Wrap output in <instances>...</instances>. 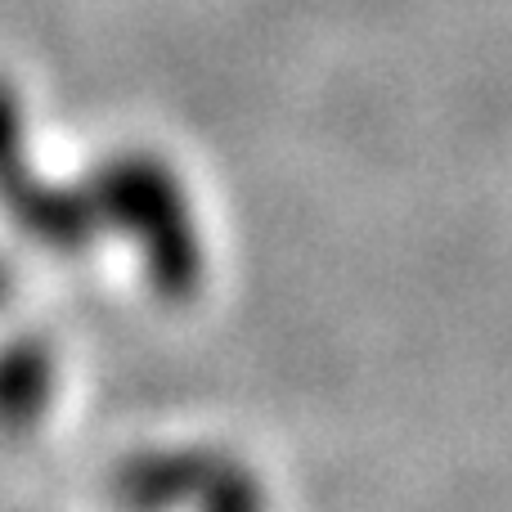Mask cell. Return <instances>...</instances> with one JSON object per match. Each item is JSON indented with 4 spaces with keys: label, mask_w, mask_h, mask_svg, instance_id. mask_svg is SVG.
<instances>
[{
    "label": "cell",
    "mask_w": 512,
    "mask_h": 512,
    "mask_svg": "<svg viewBox=\"0 0 512 512\" xmlns=\"http://www.w3.org/2000/svg\"><path fill=\"white\" fill-rule=\"evenodd\" d=\"M41 364L32 360L27 351H9L5 360H0V414L5 418H18L27 405H32V387L41 382Z\"/></svg>",
    "instance_id": "1"
}]
</instances>
